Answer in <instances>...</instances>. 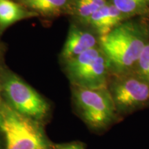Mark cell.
Masks as SVG:
<instances>
[{
	"label": "cell",
	"mask_w": 149,
	"mask_h": 149,
	"mask_svg": "<svg viewBox=\"0 0 149 149\" xmlns=\"http://www.w3.org/2000/svg\"><path fill=\"white\" fill-rule=\"evenodd\" d=\"M144 33L137 24L122 23L100 37V48L109 68L117 74L129 72L135 66L146 46Z\"/></svg>",
	"instance_id": "obj_1"
},
{
	"label": "cell",
	"mask_w": 149,
	"mask_h": 149,
	"mask_svg": "<svg viewBox=\"0 0 149 149\" xmlns=\"http://www.w3.org/2000/svg\"><path fill=\"white\" fill-rule=\"evenodd\" d=\"M72 95L80 117L95 133H104L120 120L107 88L92 89L74 86Z\"/></svg>",
	"instance_id": "obj_2"
},
{
	"label": "cell",
	"mask_w": 149,
	"mask_h": 149,
	"mask_svg": "<svg viewBox=\"0 0 149 149\" xmlns=\"http://www.w3.org/2000/svg\"><path fill=\"white\" fill-rule=\"evenodd\" d=\"M0 130L6 149H50V145L36 121L22 115L2 103Z\"/></svg>",
	"instance_id": "obj_3"
},
{
	"label": "cell",
	"mask_w": 149,
	"mask_h": 149,
	"mask_svg": "<svg viewBox=\"0 0 149 149\" xmlns=\"http://www.w3.org/2000/svg\"><path fill=\"white\" fill-rule=\"evenodd\" d=\"M107 88L120 116L149 107V81L138 74H117Z\"/></svg>",
	"instance_id": "obj_4"
},
{
	"label": "cell",
	"mask_w": 149,
	"mask_h": 149,
	"mask_svg": "<svg viewBox=\"0 0 149 149\" xmlns=\"http://www.w3.org/2000/svg\"><path fill=\"white\" fill-rule=\"evenodd\" d=\"M1 84L8 104L19 114L35 121L42 120L48 115V102L15 74L6 75Z\"/></svg>",
	"instance_id": "obj_5"
},
{
	"label": "cell",
	"mask_w": 149,
	"mask_h": 149,
	"mask_svg": "<svg viewBox=\"0 0 149 149\" xmlns=\"http://www.w3.org/2000/svg\"><path fill=\"white\" fill-rule=\"evenodd\" d=\"M109 63L102 53L95 60L71 80L74 86L98 89L107 88Z\"/></svg>",
	"instance_id": "obj_6"
},
{
	"label": "cell",
	"mask_w": 149,
	"mask_h": 149,
	"mask_svg": "<svg viewBox=\"0 0 149 149\" xmlns=\"http://www.w3.org/2000/svg\"><path fill=\"white\" fill-rule=\"evenodd\" d=\"M97 42L95 37L91 33L72 26L63 47L61 57L66 61H69L96 47Z\"/></svg>",
	"instance_id": "obj_7"
},
{
	"label": "cell",
	"mask_w": 149,
	"mask_h": 149,
	"mask_svg": "<svg viewBox=\"0 0 149 149\" xmlns=\"http://www.w3.org/2000/svg\"><path fill=\"white\" fill-rule=\"evenodd\" d=\"M125 17L113 3H107L95 11L86 22L91 24L101 37L107 35L122 24Z\"/></svg>",
	"instance_id": "obj_8"
},
{
	"label": "cell",
	"mask_w": 149,
	"mask_h": 149,
	"mask_svg": "<svg viewBox=\"0 0 149 149\" xmlns=\"http://www.w3.org/2000/svg\"><path fill=\"white\" fill-rule=\"evenodd\" d=\"M33 14L11 0H0V29H4Z\"/></svg>",
	"instance_id": "obj_9"
},
{
	"label": "cell",
	"mask_w": 149,
	"mask_h": 149,
	"mask_svg": "<svg viewBox=\"0 0 149 149\" xmlns=\"http://www.w3.org/2000/svg\"><path fill=\"white\" fill-rule=\"evenodd\" d=\"M102 54V50L97 47L84 52L74 58L66 61V70L70 79L77 75L81 70L91 64Z\"/></svg>",
	"instance_id": "obj_10"
},
{
	"label": "cell",
	"mask_w": 149,
	"mask_h": 149,
	"mask_svg": "<svg viewBox=\"0 0 149 149\" xmlns=\"http://www.w3.org/2000/svg\"><path fill=\"white\" fill-rule=\"evenodd\" d=\"M24 1L33 10L46 15L58 13L68 3V0H24Z\"/></svg>",
	"instance_id": "obj_11"
},
{
	"label": "cell",
	"mask_w": 149,
	"mask_h": 149,
	"mask_svg": "<svg viewBox=\"0 0 149 149\" xmlns=\"http://www.w3.org/2000/svg\"><path fill=\"white\" fill-rule=\"evenodd\" d=\"M112 3L125 16L144 13L149 5V0H112Z\"/></svg>",
	"instance_id": "obj_12"
},
{
	"label": "cell",
	"mask_w": 149,
	"mask_h": 149,
	"mask_svg": "<svg viewBox=\"0 0 149 149\" xmlns=\"http://www.w3.org/2000/svg\"><path fill=\"white\" fill-rule=\"evenodd\" d=\"M136 73L149 81V44H146L135 65Z\"/></svg>",
	"instance_id": "obj_13"
},
{
	"label": "cell",
	"mask_w": 149,
	"mask_h": 149,
	"mask_svg": "<svg viewBox=\"0 0 149 149\" xmlns=\"http://www.w3.org/2000/svg\"><path fill=\"white\" fill-rule=\"evenodd\" d=\"M98 9L99 8L91 0H77L76 2V11L77 15L86 22Z\"/></svg>",
	"instance_id": "obj_14"
},
{
	"label": "cell",
	"mask_w": 149,
	"mask_h": 149,
	"mask_svg": "<svg viewBox=\"0 0 149 149\" xmlns=\"http://www.w3.org/2000/svg\"><path fill=\"white\" fill-rule=\"evenodd\" d=\"M55 149H86L84 144L80 142H70L59 145Z\"/></svg>",
	"instance_id": "obj_15"
},
{
	"label": "cell",
	"mask_w": 149,
	"mask_h": 149,
	"mask_svg": "<svg viewBox=\"0 0 149 149\" xmlns=\"http://www.w3.org/2000/svg\"><path fill=\"white\" fill-rule=\"evenodd\" d=\"M91 1H92L93 3L99 8H102V7L107 4V0H91Z\"/></svg>",
	"instance_id": "obj_16"
},
{
	"label": "cell",
	"mask_w": 149,
	"mask_h": 149,
	"mask_svg": "<svg viewBox=\"0 0 149 149\" xmlns=\"http://www.w3.org/2000/svg\"><path fill=\"white\" fill-rule=\"evenodd\" d=\"M1 91H2V84L0 81V95H1ZM1 107H2V103L1 102V96H0V124L1 122Z\"/></svg>",
	"instance_id": "obj_17"
}]
</instances>
